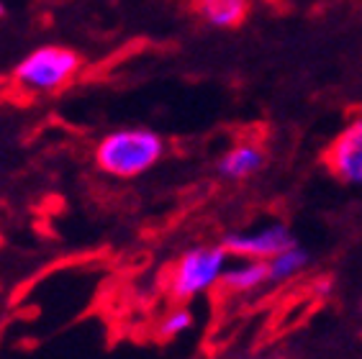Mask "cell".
Segmentation results:
<instances>
[{
  "label": "cell",
  "mask_w": 362,
  "mask_h": 359,
  "mask_svg": "<svg viewBox=\"0 0 362 359\" xmlns=\"http://www.w3.org/2000/svg\"><path fill=\"white\" fill-rule=\"evenodd\" d=\"M231 254L223 244L214 247H193L177 257L168 277V290L177 303L193 300L203 293L221 285V277L229 267Z\"/></svg>",
  "instance_id": "cell-3"
},
{
  "label": "cell",
  "mask_w": 362,
  "mask_h": 359,
  "mask_svg": "<svg viewBox=\"0 0 362 359\" xmlns=\"http://www.w3.org/2000/svg\"><path fill=\"white\" fill-rule=\"evenodd\" d=\"M242 359H283V357H242Z\"/></svg>",
  "instance_id": "cell-12"
},
{
  "label": "cell",
  "mask_w": 362,
  "mask_h": 359,
  "mask_svg": "<svg viewBox=\"0 0 362 359\" xmlns=\"http://www.w3.org/2000/svg\"><path fill=\"white\" fill-rule=\"evenodd\" d=\"M195 8L211 28H237L250 13V0H198Z\"/></svg>",
  "instance_id": "cell-8"
},
{
  "label": "cell",
  "mask_w": 362,
  "mask_h": 359,
  "mask_svg": "<svg viewBox=\"0 0 362 359\" xmlns=\"http://www.w3.org/2000/svg\"><path fill=\"white\" fill-rule=\"evenodd\" d=\"M0 16H3V3H0Z\"/></svg>",
  "instance_id": "cell-13"
},
{
  "label": "cell",
  "mask_w": 362,
  "mask_h": 359,
  "mask_svg": "<svg viewBox=\"0 0 362 359\" xmlns=\"http://www.w3.org/2000/svg\"><path fill=\"white\" fill-rule=\"evenodd\" d=\"M93 157L100 172L119 180H132L149 172L165 157V139L141 126L116 129L98 141Z\"/></svg>",
  "instance_id": "cell-1"
},
{
  "label": "cell",
  "mask_w": 362,
  "mask_h": 359,
  "mask_svg": "<svg viewBox=\"0 0 362 359\" xmlns=\"http://www.w3.org/2000/svg\"><path fill=\"white\" fill-rule=\"evenodd\" d=\"M324 159H327L329 172L344 185H362V116L352 118L337 134Z\"/></svg>",
  "instance_id": "cell-5"
},
{
  "label": "cell",
  "mask_w": 362,
  "mask_h": 359,
  "mask_svg": "<svg viewBox=\"0 0 362 359\" xmlns=\"http://www.w3.org/2000/svg\"><path fill=\"white\" fill-rule=\"evenodd\" d=\"M267 157L265 149L255 141H242V144H234L229 152L218 159L216 172L223 180H231V182H239V180L255 177V175L265 167Z\"/></svg>",
  "instance_id": "cell-6"
},
{
  "label": "cell",
  "mask_w": 362,
  "mask_h": 359,
  "mask_svg": "<svg viewBox=\"0 0 362 359\" xmlns=\"http://www.w3.org/2000/svg\"><path fill=\"white\" fill-rule=\"evenodd\" d=\"M267 264H270V285H283L288 280L300 277L311 267V254L300 244H293V247L283 249L272 259H267Z\"/></svg>",
  "instance_id": "cell-9"
},
{
  "label": "cell",
  "mask_w": 362,
  "mask_h": 359,
  "mask_svg": "<svg viewBox=\"0 0 362 359\" xmlns=\"http://www.w3.org/2000/svg\"><path fill=\"white\" fill-rule=\"evenodd\" d=\"M270 285V264L267 259H239L237 264H229L221 277V288L234 295L262 290Z\"/></svg>",
  "instance_id": "cell-7"
},
{
  "label": "cell",
  "mask_w": 362,
  "mask_h": 359,
  "mask_svg": "<svg viewBox=\"0 0 362 359\" xmlns=\"http://www.w3.org/2000/svg\"><path fill=\"white\" fill-rule=\"evenodd\" d=\"M332 290H334V283L329 280V277H321V280H316L314 283V293L316 295H332Z\"/></svg>",
  "instance_id": "cell-11"
},
{
  "label": "cell",
  "mask_w": 362,
  "mask_h": 359,
  "mask_svg": "<svg viewBox=\"0 0 362 359\" xmlns=\"http://www.w3.org/2000/svg\"><path fill=\"white\" fill-rule=\"evenodd\" d=\"M223 249L237 259H272L283 249L293 247L296 236L286 223H265L255 231H237L223 236Z\"/></svg>",
  "instance_id": "cell-4"
},
{
  "label": "cell",
  "mask_w": 362,
  "mask_h": 359,
  "mask_svg": "<svg viewBox=\"0 0 362 359\" xmlns=\"http://www.w3.org/2000/svg\"><path fill=\"white\" fill-rule=\"evenodd\" d=\"M80 54L64 44H42L13 67V83L28 95H52L75 80Z\"/></svg>",
  "instance_id": "cell-2"
},
{
  "label": "cell",
  "mask_w": 362,
  "mask_h": 359,
  "mask_svg": "<svg viewBox=\"0 0 362 359\" xmlns=\"http://www.w3.org/2000/svg\"><path fill=\"white\" fill-rule=\"evenodd\" d=\"M195 324L193 313H190V308H185V305H177V308H173V311L168 313V316L160 321V336L162 339H177L182 336L185 331H190Z\"/></svg>",
  "instance_id": "cell-10"
}]
</instances>
